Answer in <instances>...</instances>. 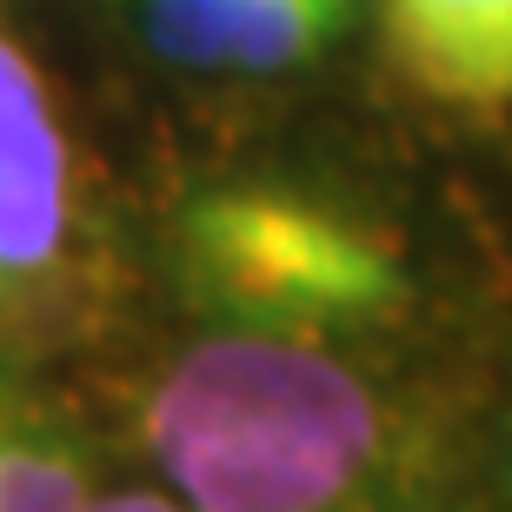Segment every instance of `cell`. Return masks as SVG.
<instances>
[{"label": "cell", "mask_w": 512, "mask_h": 512, "mask_svg": "<svg viewBox=\"0 0 512 512\" xmlns=\"http://www.w3.org/2000/svg\"><path fill=\"white\" fill-rule=\"evenodd\" d=\"M140 439L193 512H353L399 453L380 386L313 333L273 326L187 346L147 386Z\"/></svg>", "instance_id": "1"}, {"label": "cell", "mask_w": 512, "mask_h": 512, "mask_svg": "<svg viewBox=\"0 0 512 512\" xmlns=\"http://www.w3.org/2000/svg\"><path fill=\"white\" fill-rule=\"evenodd\" d=\"M180 280L227 326L320 333L406 300L393 240L286 187H220L180 213Z\"/></svg>", "instance_id": "2"}, {"label": "cell", "mask_w": 512, "mask_h": 512, "mask_svg": "<svg viewBox=\"0 0 512 512\" xmlns=\"http://www.w3.org/2000/svg\"><path fill=\"white\" fill-rule=\"evenodd\" d=\"M80 247V160L40 60L0 34V320L47 300Z\"/></svg>", "instance_id": "3"}, {"label": "cell", "mask_w": 512, "mask_h": 512, "mask_svg": "<svg viewBox=\"0 0 512 512\" xmlns=\"http://www.w3.org/2000/svg\"><path fill=\"white\" fill-rule=\"evenodd\" d=\"M386 47L446 107H512V0H380Z\"/></svg>", "instance_id": "4"}, {"label": "cell", "mask_w": 512, "mask_h": 512, "mask_svg": "<svg viewBox=\"0 0 512 512\" xmlns=\"http://www.w3.org/2000/svg\"><path fill=\"white\" fill-rule=\"evenodd\" d=\"M87 473L0 393V512H87Z\"/></svg>", "instance_id": "5"}, {"label": "cell", "mask_w": 512, "mask_h": 512, "mask_svg": "<svg viewBox=\"0 0 512 512\" xmlns=\"http://www.w3.org/2000/svg\"><path fill=\"white\" fill-rule=\"evenodd\" d=\"M326 27L306 0H233V67L240 74H286L326 47Z\"/></svg>", "instance_id": "6"}, {"label": "cell", "mask_w": 512, "mask_h": 512, "mask_svg": "<svg viewBox=\"0 0 512 512\" xmlns=\"http://www.w3.org/2000/svg\"><path fill=\"white\" fill-rule=\"evenodd\" d=\"M140 27L153 54L187 74L233 67V0H140Z\"/></svg>", "instance_id": "7"}, {"label": "cell", "mask_w": 512, "mask_h": 512, "mask_svg": "<svg viewBox=\"0 0 512 512\" xmlns=\"http://www.w3.org/2000/svg\"><path fill=\"white\" fill-rule=\"evenodd\" d=\"M87 512H193V506H180L173 493H107L87 499Z\"/></svg>", "instance_id": "8"}, {"label": "cell", "mask_w": 512, "mask_h": 512, "mask_svg": "<svg viewBox=\"0 0 512 512\" xmlns=\"http://www.w3.org/2000/svg\"><path fill=\"white\" fill-rule=\"evenodd\" d=\"M306 7L320 14V27H326V34H340V20L353 14V0H306Z\"/></svg>", "instance_id": "9"}]
</instances>
